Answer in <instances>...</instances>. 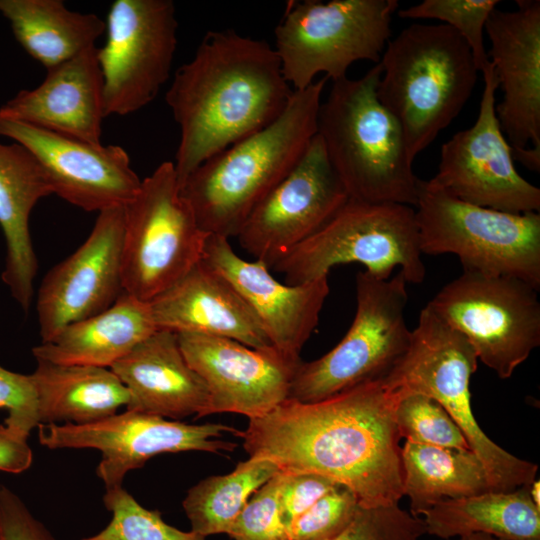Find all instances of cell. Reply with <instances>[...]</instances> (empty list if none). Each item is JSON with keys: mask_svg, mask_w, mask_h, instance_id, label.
Here are the masks:
<instances>
[{"mask_svg": "<svg viewBox=\"0 0 540 540\" xmlns=\"http://www.w3.org/2000/svg\"><path fill=\"white\" fill-rule=\"evenodd\" d=\"M149 304L157 330L272 346L236 289L202 260Z\"/></svg>", "mask_w": 540, "mask_h": 540, "instance_id": "obj_23", "label": "cell"}, {"mask_svg": "<svg viewBox=\"0 0 540 540\" xmlns=\"http://www.w3.org/2000/svg\"><path fill=\"white\" fill-rule=\"evenodd\" d=\"M292 93L266 41L208 32L165 96L180 129L173 162L179 187L204 161L274 121Z\"/></svg>", "mask_w": 540, "mask_h": 540, "instance_id": "obj_2", "label": "cell"}, {"mask_svg": "<svg viewBox=\"0 0 540 540\" xmlns=\"http://www.w3.org/2000/svg\"><path fill=\"white\" fill-rule=\"evenodd\" d=\"M402 393L384 379L329 398L284 400L241 431L252 458L286 473H315L349 488L361 507L399 504L403 495L396 408Z\"/></svg>", "mask_w": 540, "mask_h": 540, "instance_id": "obj_1", "label": "cell"}, {"mask_svg": "<svg viewBox=\"0 0 540 540\" xmlns=\"http://www.w3.org/2000/svg\"><path fill=\"white\" fill-rule=\"evenodd\" d=\"M31 377L39 424L93 423L127 406L130 394L110 368L36 359Z\"/></svg>", "mask_w": 540, "mask_h": 540, "instance_id": "obj_27", "label": "cell"}, {"mask_svg": "<svg viewBox=\"0 0 540 540\" xmlns=\"http://www.w3.org/2000/svg\"><path fill=\"white\" fill-rule=\"evenodd\" d=\"M0 15L21 47L46 70L94 47L105 32L96 14L68 9L62 0H0Z\"/></svg>", "mask_w": 540, "mask_h": 540, "instance_id": "obj_28", "label": "cell"}, {"mask_svg": "<svg viewBox=\"0 0 540 540\" xmlns=\"http://www.w3.org/2000/svg\"><path fill=\"white\" fill-rule=\"evenodd\" d=\"M422 254L456 255L463 271L511 276L540 289V213L462 201L418 179L414 206Z\"/></svg>", "mask_w": 540, "mask_h": 540, "instance_id": "obj_7", "label": "cell"}, {"mask_svg": "<svg viewBox=\"0 0 540 540\" xmlns=\"http://www.w3.org/2000/svg\"><path fill=\"white\" fill-rule=\"evenodd\" d=\"M201 260L236 289L274 348L301 359L329 295L328 276L295 285L281 283L265 263L243 259L230 239L214 234L208 235Z\"/></svg>", "mask_w": 540, "mask_h": 540, "instance_id": "obj_20", "label": "cell"}, {"mask_svg": "<svg viewBox=\"0 0 540 540\" xmlns=\"http://www.w3.org/2000/svg\"><path fill=\"white\" fill-rule=\"evenodd\" d=\"M0 409L8 416L4 424L12 431L29 437L39 425L38 403L31 374L16 373L0 365Z\"/></svg>", "mask_w": 540, "mask_h": 540, "instance_id": "obj_38", "label": "cell"}, {"mask_svg": "<svg viewBox=\"0 0 540 540\" xmlns=\"http://www.w3.org/2000/svg\"><path fill=\"white\" fill-rule=\"evenodd\" d=\"M423 516L426 534L445 540L471 533L500 540H540V508L530 496V485L442 501Z\"/></svg>", "mask_w": 540, "mask_h": 540, "instance_id": "obj_29", "label": "cell"}, {"mask_svg": "<svg viewBox=\"0 0 540 540\" xmlns=\"http://www.w3.org/2000/svg\"><path fill=\"white\" fill-rule=\"evenodd\" d=\"M0 137L24 146L43 168L53 194L87 212L126 206L141 185L121 146L85 142L1 114Z\"/></svg>", "mask_w": 540, "mask_h": 540, "instance_id": "obj_18", "label": "cell"}, {"mask_svg": "<svg viewBox=\"0 0 540 540\" xmlns=\"http://www.w3.org/2000/svg\"><path fill=\"white\" fill-rule=\"evenodd\" d=\"M538 293L515 277L463 271L426 307L466 338L478 360L506 379L540 345Z\"/></svg>", "mask_w": 540, "mask_h": 540, "instance_id": "obj_12", "label": "cell"}, {"mask_svg": "<svg viewBox=\"0 0 540 540\" xmlns=\"http://www.w3.org/2000/svg\"><path fill=\"white\" fill-rule=\"evenodd\" d=\"M278 472L273 462L249 457L228 474L199 481L182 502L191 531L205 538L226 534L250 497Z\"/></svg>", "mask_w": 540, "mask_h": 540, "instance_id": "obj_31", "label": "cell"}, {"mask_svg": "<svg viewBox=\"0 0 540 540\" xmlns=\"http://www.w3.org/2000/svg\"><path fill=\"white\" fill-rule=\"evenodd\" d=\"M327 80L293 90L274 121L210 157L187 177L180 192L204 232L237 237L252 211L293 169L317 134Z\"/></svg>", "mask_w": 540, "mask_h": 540, "instance_id": "obj_3", "label": "cell"}, {"mask_svg": "<svg viewBox=\"0 0 540 540\" xmlns=\"http://www.w3.org/2000/svg\"><path fill=\"white\" fill-rule=\"evenodd\" d=\"M424 534L423 519L399 504L360 506L350 524L329 540H420Z\"/></svg>", "mask_w": 540, "mask_h": 540, "instance_id": "obj_37", "label": "cell"}, {"mask_svg": "<svg viewBox=\"0 0 540 540\" xmlns=\"http://www.w3.org/2000/svg\"><path fill=\"white\" fill-rule=\"evenodd\" d=\"M124 208L123 290L150 302L201 261L209 234L181 195L170 161L142 179Z\"/></svg>", "mask_w": 540, "mask_h": 540, "instance_id": "obj_11", "label": "cell"}, {"mask_svg": "<svg viewBox=\"0 0 540 540\" xmlns=\"http://www.w3.org/2000/svg\"><path fill=\"white\" fill-rule=\"evenodd\" d=\"M380 76L376 63L358 79L333 81L317 135L349 199L414 207L419 178L400 124L378 98Z\"/></svg>", "mask_w": 540, "mask_h": 540, "instance_id": "obj_4", "label": "cell"}, {"mask_svg": "<svg viewBox=\"0 0 540 540\" xmlns=\"http://www.w3.org/2000/svg\"><path fill=\"white\" fill-rule=\"evenodd\" d=\"M27 439L0 424V471L18 474L31 466L33 454Z\"/></svg>", "mask_w": 540, "mask_h": 540, "instance_id": "obj_41", "label": "cell"}, {"mask_svg": "<svg viewBox=\"0 0 540 540\" xmlns=\"http://www.w3.org/2000/svg\"><path fill=\"white\" fill-rule=\"evenodd\" d=\"M379 63L378 98L400 124L414 161L461 112L479 71L465 40L442 23L405 27Z\"/></svg>", "mask_w": 540, "mask_h": 540, "instance_id": "obj_5", "label": "cell"}, {"mask_svg": "<svg viewBox=\"0 0 540 540\" xmlns=\"http://www.w3.org/2000/svg\"><path fill=\"white\" fill-rule=\"evenodd\" d=\"M477 365L478 357L466 338L424 307L407 352L384 381L403 396L424 394L446 410L482 461L491 491L511 492L531 485L538 466L494 443L473 415L469 385Z\"/></svg>", "mask_w": 540, "mask_h": 540, "instance_id": "obj_6", "label": "cell"}, {"mask_svg": "<svg viewBox=\"0 0 540 540\" xmlns=\"http://www.w3.org/2000/svg\"><path fill=\"white\" fill-rule=\"evenodd\" d=\"M177 337L186 361L207 386L204 416L230 412L254 419L288 398L301 359L273 346L252 348L228 338L192 333Z\"/></svg>", "mask_w": 540, "mask_h": 540, "instance_id": "obj_19", "label": "cell"}, {"mask_svg": "<svg viewBox=\"0 0 540 540\" xmlns=\"http://www.w3.org/2000/svg\"><path fill=\"white\" fill-rule=\"evenodd\" d=\"M348 200L316 134L293 169L252 211L236 238L243 250L271 269Z\"/></svg>", "mask_w": 540, "mask_h": 540, "instance_id": "obj_16", "label": "cell"}, {"mask_svg": "<svg viewBox=\"0 0 540 540\" xmlns=\"http://www.w3.org/2000/svg\"><path fill=\"white\" fill-rule=\"evenodd\" d=\"M482 76L477 119L443 143L430 180L470 204L510 213L540 212V189L517 171L496 115L498 83L492 64Z\"/></svg>", "mask_w": 540, "mask_h": 540, "instance_id": "obj_15", "label": "cell"}, {"mask_svg": "<svg viewBox=\"0 0 540 540\" xmlns=\"http://www.w3.org/2000/svg\"><path fill=\"white\" fill-rule=\"evenodd\" d=\"M448 540H500L491 535L484 533H471L460 537L448 539Z\"/></svg>", "mask_w": 540, "mask_h": 540, "instance_id": "obj_42", "label": "cell"}, {"mask_svg": "<svg viewBox=\"0 0 540 540\" xmlns=\"http://www.w3.org/2000/svg\"><path fill=\"white\" fill-rule=\"evenodd\" d=\"M0 540H56L24 502L0 485Z\"/></svg>", "mask_w": 540, "mask_h": 540, "instance_id": "obj_40", "label": "cell"}, {"mask_svg": "<svg viewBox=\"0 0 540 540\" xmlns=\"http://www.w3.org/2000/svg\"><path fill=\"white\" fill-rule=\"evenodd\" d=\"M539 489V481L535 479L530 485V496L533 502L540 508Z\"/></svg>", "mask_w": 540, "mask_h": 540, "instance_id": "obj_43", "label": "cell"}, {"mask_svg": "<svg viewBox=\"0 0 540 540\" xmlns=\"http://www.w3.org/2000/svg\"><path fill=\"white\" fill-rule=\"evenodd\" d=\"M97 48L106 117L126 116L152 102L168 80L177 47L171 0H115Z\"/></svg>", "mask_w": 540, "mask_h": 540, "instance_id": "obj_13", "label": "cell"}, {"mask_svg": "<svg viewBox=\"0 0 540 540\" xmlns=\"http://www.w3.org/2000/svg\"><path fill=\"white\" fill-rule=\"evenodd\" d=\"M422 255L414 207L349 199L271 269L295 285L328 276L336 265L358 263L378 278L399 269L407 283L419 284L426 276Z\"/></svg>", "mask_w": 540, "mask_h": 540, "instance_id": "obj_8", "label": "cell"}, {"mask_svg": "<svg viewBox=\"0 0 540 540\" xmlns=\"http://www.w3.org/2000/svg\"><path fill=\"white\" fill-rule=\"evenodd\" d=\"M155 331L149 302L123 292L108 309L67 325L32 353L59 364L110 368Z\"/></svg>", "mask_w": 540, "mask_h": 540, "instance_id": "obj_26", "label": "cell"}, {"mask_svg": "<svg viewBox=\"0 0 540 540\" xmlns=\"http://www.w3.org/2000/svg\"><path fill=\"white\" fill-rule=\"evenodd\" d=\"M0 114L64 136L101 144L105 115L97 47L47 69L34 89L20 90Z\"/></svg>", "mask_w": 540, "mask_h": 540, "instance_id": "obj_22", "label": "cell"}, {"mask_svg": "<svg viewBox=\"0 0 540 540\" xmlns=\"http://www.w3.org/2000/svg\"><path fill=\"white\" fill-rule=\"evenodd\" d=\"M103 502L112 513L111 521L99 533L81 540H206L167 524L158 510L144 508L122 486L106 489Z\"/></svg>", "mask_w": 540, "mask_h": 540, "instance_id": "obj_32", "label": "cell"}, {"mask_svg": "<svg viewBox=\"0 0 540 540\" xmlns=\"http://www.w3.org/2000/svg\"><path fill=\"white\" fill-rule=\"evenodd\" d=\"M407 281L398 272L382 279L356 275V311L341 341L322 357L299 363L287 399L320 401L363 383L384 379L407 352Z\"/></svg>", "mask_w": 540, "mask_h": 540, "instance_id": "obj_9", "label": "cell"}, {"mask_svg": "<svg viewBox=\"0 0 540 540\" xmlns=\"http://www.w3.org/2000/svg\"><path fill=\"white\" fill-rule=\"evenodd\" d=\"M498 0H424L400 9L397 15L405 19H435L453 28L467 43L479 72L491 62L484 46L486 22L498 5Z\"/></svg>", "mask_w": 540, "mask_h": 540, "instance_id": "obj_33", "label": "cell"}, {"mask_svg": "<svg viewBox=\"0 0 540 540\" xmlns=\"http://www.w3.org/2000/svg\"><path fill=\"white\" fill-rule=\"evenodd\" d=\"M110 369L130 394L126 410L172 419L204 417L208 389L186 361L176 333L155 331Z\"/></svg>", "mask_w": 540, "mask_h": 540, "instance_id": "obj_24", "label": "cell"}, {"mask_svg": "<svg viewBox=\"0 0 540 540\" xmlns=\"http://www.w3.org/2000/svg\"><path fill=\"white\" fill-rule=\"evenodd\" d=\"M397 0L303 1L292 4L275 28V51L293 90L317 74L337 81L361 60L379 63L391 37Z\"/></svg>", "mask_w": 540, "mask_h": 540, "instance_id": "obj_10", "label": "cell"}, {"mask_svg": "<svg viewBox=\"0 0 540 540\" xmlns=\"http://www.w3.org/2000/svg\"><path fill=\"white\" fill-rule=\"evenodd\" d=\"M400 438L420 444L454 449H470L469 444L446 410L433 398L410 393L396 408Z\"/></svg>", "mask_w": 540, "mask_h": 540, "instance_id": "obj_34", "label": "cell"}, {"mask_svg": "<svg viewBox=\"0 0 540 540\" xmlns=\"http://www.w3.org/2000/svg\"><path fill=\"white\" fill-rule=\"evenodd\" d=\"M224 433L240 437L241 430L221 423L186 424L131 410L82 425H38L39 441L49 449L99 450L102 457L96 473L106 489L122 486L129 471L161 453L231 452L236 443L216 439Z\"/></svg>", "mask_w": 540, "mask_h": 540, "instance_id": "obj_14", "label": "cell"}, {"mask_svg": "<svg viewBox=\"0 0 540 540\" xmlns=\"http://www.w3.org/2000/svg\"><path fill=\"white\" fill-rule=\"evenodd\" d=\"M284 473L279 471L248 500L226 533L233 540H290L279 507Z\"/></svg>", "mask_w": 540, "mask_h": 540, "instance_id": "obj_35", "label": "cell"}, {"mask_svg": "<svg viewBox=\"0 0 540 540\" xmlns=\"http://www.w3.org/2000/svg\"><path fill=\"white\" fill-rule=\"evenodd\" d=\"M495 8L485 26L488 53L503 97L495 111L512 151L540 150V1Z\"/></svg>", "mask_w": 540, "mask_h": 540, "instance_id": "obj_21", "label": "cell"}, {"mask_svg": "<svg viewBox=\"0 0 540 540\" xmlns=\"http://www.w3.org/2000/svg\"><path fill=\"white\" fill-rule=\"evenodd\" d=\"M403 495L410 513L423 515L436 504L490 490L482 461L471 449L406 441L401 448Z\"/></svg>", "mask_w": 540, "mask_h": 540, "instance_id": "obj_30", "label": "cell"}, {"mask_svg": "<svg viewBox=\"0 0 540 540\" xmlns=\"http://www.w3.org/2000/svg\"><path fill=\"white\" fill-rule=\"evenodd\" d=\"M124 227V206L99 212L81 246L46 273L36 297L41 342L108 309L124 292Z\"/></svg>", "mask_w": 540, "mask_h": 540, "instance_id": "obj_17", "label": "cell"}, {"mask_svg": "<svg viewBox=\"0 0 540 540\" xmlns=\"http://www.w3.org/2000/svg\"><path fill=\"white\" fill-rule=\"evenodd\" d=\"M359 507L355 494L338 484L294 521L290 540H329L350 524Z\"/></svg>", "mask_w": 540, "mask_h": 540, "instance_id": "obj_36", "label": "cell"}, {"mask_svg": "<svg viewBox=\"0 0 540 540\" xmlns=\"http://www.w3.org/2000/svg\"><path fill=\"white\" fill-rule=\"evenodd\" d=\"M51 194L52 187L36 158L18 143L0 142V227L7 248L1 278L25 313L32 303L38 271L30 215Z\"/></svg>", "mask_w": 540, "mask_h": 540, "instance_id": "obj_25", "label": "cell"}, {"mask_svg": "<svg viewBox=\"0 0 540 540\" xmlns=\"http://www.w3.org/2000/svg\"><path fill=\"white\" fill-rule=\"evenodd\" d=\"M283 473L279 507L282 520L289 530L300 515L338 484L315 473Z\"/></svg>", "mask_w": 540, "mask_h": 540, "instance_id": "obj_39", "label": "cell"}]
</instances>
